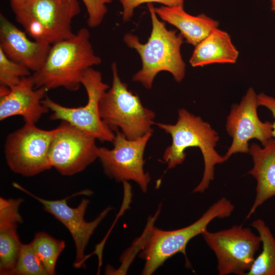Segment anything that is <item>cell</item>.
<instances>
[{
  "instance_id": "cell-1",
  "label": "cell",
  "mask_w": 275,
  "mask_h": 275,
  "mask_svg": "<svg viewBox=\"0 0 275 275\" xmlns=\"http://www.w3.org/2000/svg\"><path fill=\"white\" fill-rule=\"evenodd\" d=\"M234 209V206L231 201L223 197L210 206L194 223L170 231L156 228L153 225L154 217H150L141 236L122 257L121 266L124 267L138 253L139 257L145 261L142 274L151 275L177 253H182L186 258V247L189 240L202 234L214 218L229 217Z\"/></svg>"
},
{
  "instance_id": "cell-2",
  "label": "cell",
  "mask_w": 275,
  "mask_h": 275,
  "mask_svg": "<svg viewBox=\"0 0 275 275\" xmlns=\"http://www.w3.org/2000/svg\"><path fill=\"white\" fill-rule=\"evenodd\" d=\"M90 35L87 29L81 28L73 37L52 44L42 67L32 75L35 88L77 91L86 71L101 63L94 53Z\"/></svg>"
},
{
  "instance_id": "cell-3",
  "label": "cell",
  "mask_w": 275,
  "mask_h": 275,
  "mask_svg": "<svg viewBox=\"0 0 275 275\" xmlns=\"http://www.w3.org/2000/svg\"><path fill=\"white\" fill-rule=\"evenodd\" d=\"M155 124L172 138V143L164 150L163 160L167 169L181 164L185 160V150L189 147H198L204 160V169L202 178L193 190V193H203L214 178V166L226 161L224 156L215 149L219 140L217 133L210 125L200 116L189 113L184 108L178 112V119L174 124L155 123Z\"/></svg>"
},
{
  "instance_id": "cell-4",
  "label": "cell",
  "mask_w": 275,
  "mask_h": 275,
  "mask_svg": "<svg viewBox=\"0 0 275 275\" xmlns=\"http://www.w3.org/2000/svg\"><path fill=\"white\" fill-rule=\"evenodd\" d=\"M147 6L150 14L152 29L147 43H141L138 37L131 33L124 35L123 40L130 48L139 54L142 69L133 75V81L139 82L151 89L154 78L162 71L172 74L175 80L180 82L185 76V64L180 52L183 37L175 30H168L156 16L152 3Z\"/></svg>"
},
{
  "instance_id": "cell-5",
  "label": "cell",
  "mask_w": 275,
  "mask_h": 275,
  "mask_svg": "<svg viewBox=\"0 0 275 275\" xmlns=\"http://www.w3.org/2000/svg\"><path fill=\"white\" fill-rule=\"evenodd\" d=\"M111 69L112 87L103 94L99 102L101 119L114 131L120 130L129 140L152 133L154 112L145 107L139 96L121 81L116 63L112 64Z\"/></svg>"
},
{
  "instance_id": "cell-6",
  "label": "cell",
  "mask_w": 275,
  "mask_h": 275,
  "mask_svg": "<svg viewBox=\"0 0 275 275\" xmlns=\"http://www.w3.org/2000/svg\"><path fill=\"white\" fill-rule=\"evenodd\" d=\"M81 82L88 96L87 103L84 106L66 107L46 95L42 103L52 112L50 119L67 122L101 142L113 143L115 133L102 121L99 113L100 99L109 86L103 82L101 73L92 67L86 71Z\"/></svg>"
},
{
  "instance_id": "cell-7",
  "label": "cell",
  "mask_w": 275,
  "mask_h": 275,
  "mask_svg": "<svg viewBox=\"0 0 275 275\" xmlns=\"http://www.w3.org/2000/svg\"><path fill=\"white\" fill-rule=\"evenodd\" d=\"M35 124L25 123L7 136L4 146L6 160L11 170L27 177L52 167L49 151L57 128L46 130Z\"/></svg>"
},
{
  "instance_id": "cell-8",
  "label": "cell",
  "mask_w": 275,
  "mask_h": 275,
  "mask_svg": "<svg viewBox=\"0 0 275 275\" xmlns=\"http://www.w3.org/2000/svg\"><path fill=\"white\" fill-rule=\"evenodd\" d=\"M202 235L216 257L219 275H245L261 244L259 235L242 226L234 225L214 232L207 229Z\"/></svg>"
},
{
  "instance_id": "cell-9",
  "label": "cell",
  "mask_w": 275,
  "mask_h": 275,
  "mask_svg": "<svg viewBox=\"0 0 275 275\" xmlns=\"http://www.w3.org/2000/svg\"><path fill=\"white\" fill-rule=\"evenodd\" d=\"M152 135L149 133L138 139L129 140L120 130H116L113 148L98 147L97 150L98 158L105 174L117 182L133 181L142 192L146 193L151 177L144 169V154Z\"/></svg>"
},
{
  "instance_id": "cell-10",
  "label": "cell",
  "mask_w": 275,
  "mask_h": 275,
  "mask_svg": "<svg viewBox=\"0 0 275 275\" xmlns=\"http://www.w3.org/2000/svg\"><path fill=\"white\" fill-rule=\"evenodd\" d=\"M57 128L49 157L52 167L61 175L79 173L98 158V147L93 135L65 121Z\"/></svg>"
},
{
  "instance_id": "cell-11",
  "label": "cell",
  "mask_w": 275,
  "mask_h": 275,
  "mask_svg": "<svg viewBox=\"0 0 275 275\" xmlns=\"http://www.w3.org/2000/svg\"><path fill=\"white\" fill-rule=\"evenodd\" d=\"M257 96L254 89L250 88L240 103L232 106L226 128L232 142L224 156L226 161L234 153L249 152L251 139L259 140L264 146L272 138V123L262 122L258 116Z\"/></svg>"
},
{
  "instance_id": "cell-12",
  "label": "cell",
  "mask_w": 275,
  "mask_h": 275,
  "mask_svg": "<svg viewBox=\"0 0 275 275\" xmlns=\"http://www.w3.org/2000/svg\"><path fill=\"white\" fill-rule=\"evenodd\" d=\"M13 186L38 201L46 211L53 215L67 228L75 246L76 257L73 266L76 268L84 266L86 246L96 228L112 207H107L93 221L87 222L84 215L89 204L88 199H82L77 207L72 208L67 202L69 197L59 200H47L31 193L16 183H14Z\"/></svg>"
},
{
  "instance_id": "cell-13",
  "label": "cell",
  "mask_w": 275,
  "mask_h": 275,
  "mask_svg": "<svg viewBox=\"0 0 275 275\" xmlns=\"http://www.w3.org/2000/svg\"><path fill=\"white\" fill-rule=\"evenodd\" d=\"M10 3L12 11L30 14L45 26L51 45L75 34L71 23L81 11L79 0H26Z\"/></svg>"
},
{
  "instance_id": "cell-14",
  "label": "cell",
  "mask_w": 275,
  "mask_h": 275,
  "mask_svg": "<svg viewBox=\"0 0 275 275\" xmlns=\"http://www.w3.org/2000/svg\"><path fill=\"white\" fill-rule=\"evenodd\" d=\"M51 45L30 40L25 32L1 13L0 49L10 60L36 72L44 64Z\"/></svg>"
},
{
  "instance_id": "cell-15",
  "label": "cell",
  "mask_w": 275,
  "mask_h": 275,
  "mask_svg": "<svg viewBox=\"0 0 275 275\" xmlns=\"http://www.w3.org/2000/svg\"><path fill=\"white\" fill-rule=\"evenodd\" d=\"M32 75L22 78L7 94L0 96L1 121L19 115L25 123L35 124L48 112L49 109L42 103L48 90L43 87L35 88Z\"/></svg>"
},
{
  "instance_id": "cell-16",
  "label": "cell",
  "mask_w": 275,
  "mask_h": 275,
  "mask_svg": "<svg viewBox=\"0 0 275 275\" xmlns=\"http://www.w3.org/2000/svg\"><path fill=\"white\" fill-rule=\"evenodd\" d=\"M261 148L256 143L249 147L254 162L253 168L248 173L256 179V196L246 218L268 199L275 196V139L271 138Z\"/></svg>"
},
{
  "instance_id": "cell-17",
  "label": "cell",
  "mask_w": 275,
  "mask_h": 275,
  "mask_svg": "<svg viewBox=\"0 0 275 275\" xmlns=\"http://www.w3.org/2000/svg\"><path fill=\"white\" fill-rule=\"evenodd\" d=\"M155 12L163 20L177 28L186 42L194 46L217 28L219 24L204 14L191 15L184 11L183 6H161L155 8Z\"/></svg>"
},
{
  "instance_id": "cell-18",
  "label": "cell",
  "mask_w": 275,
  "mask_h": 275,
  "mask_svg": "<svg viewBox=\"0 0 275 275\" xmlns=\"http://www.w3.org/2000/svg\"><path fill=\"white\" fill-rule=\"evenodd\" d=\"M238 56L230 35L216 28L195 46L189 63L194 67L214 63L234 64Z\"/></svg>"
},
{
  "instance_id": "cell-19",
  "label": "cell",
  "mask_w": 275,
  "mask_h": 275,
  "mask_svg": "<svg viewBox=\"0 0 275 275\" xmlns=\"http://www.w3.org/2000/svg\"><path fill=\"white\" fill-rule=\"evenodd\" d=\"M14 220H0V274L11 275L22 243Z\"/></svg>"
},
{
  "instance_id": "cell-20",
  "label": "cell",
  "mask_w": 275,
  "mask_h": 275,
  "mask_svg": "<svg viewBox=\"0 0 275 275\" xmlns=\"http://www.w3.org/2000/svg\"><path fill=\"white\" fill-rule=\"evenodd\" d=\"M251 226L259 234L262 251L245 275H275V238L262 219L253 221Z\"/></svg>"
},
{
  "instance_id": "cell-21",
  "label": "cell",
  "mask_w": 275,
  "mask_h": 275,
  "mask_svg": "<svg viewBox=\"0 0 275 275\" xmlns=\"http://www.w3.org/2000/svg\"><path fill=\"white\" fill-rule=\"evenodd\" d=\"M31 243L48 274H54L58 258L65 247V241L56 239L44 232H39L35 234Z\"/></svg>"
},
{
  "instance_id": "cell-22",
  "label": "cell",
  "mask_w": 275,
  "mask_h": 275,
  "mask_svg": "<svg viewBox=\"0 0 275 275\" xmlns=\"http://www.w3.org/2000/svg\"><path fill=\"white\" fill-rule=\"evenodd\" d=\"M12 274L48 275L31 243H22Z\"/></svg>"
},
{
  "instance_id": "cell-23",
  "label": "cell",
  "mask_w": 275,
  "mask_h": 275,
  "mask_svg": "<svg viewBox=\"0 0 275 275\" xmlns=\"http://www.w3.org/2000/svg\"><path fill=\"white\" fill-rule=\"evenodd\" d=\"M31 71L24 66L9 59L0 49V86L11 88L24 77L31 75Z\"/></svg>"
},
{
  "instance_id": "cell-24",
  "label": "cell",
  "mask_w": 275,
  "mask_h": 275,
  "mask_svg": "<svg viewBox=\"0 0 275 275\" xmlns=\"http://www.w3.org/2000/svg\"><path fill=\"white\" fill-rule=\"evenodd\" d=\"M15 19L24 29L25 33L34 40L50 44L45 26L34 16L22 11L14 10Z\"/></svg>"
},
{
  "instance_id": "cell-25",
  "label": "cell",
  "mask_w": 275,
  "mask_h": 275,
  "mask_svg": "<svg viewBox=\"0 0 275 275\" xmlns=\"http://www.w3.org/2000/svg\"><path fill=\"white\" fill-rule=\"evenodd\" d=\"M88 13L87 24L91 28L99 25L107 12L106 4L113 0H81Z\"/></svg>"
},
{
  "instance_id": "cell-26",
  "label": "cell",
  "mask_w": 275,
  "mask_h": 275,
  "mask_svg": "<svg viewBox=\"0 0 275 275\" xmlns=\"http://www.w3.org/2000/svg\"><path fill=\"white\" fill-rule=\"evenodd\" d=\"M122 5L123 20L128 21L133 14L134 9L144 3H159L168 7L183 6L184 0H119Z\"/></svg>"
},
{
  "instance_id": "cell-27",
  "label": "cell",
  "mask_w": 275,
  "mask_h": 275,
  "mask_svg": "<svg viewBox=\"0 0 275 275\" xmlns=\"http://www.w3.org/2000/svg\"><path fill=\"white\" fill-rule=\"evenodd\" d=\"M257 102L258 105H262L269 109L274 118L272 123V138L275 139V98L261 93L257 95Z\"/></svg>"
},
{
  "instance_id": "cell-28",
  "label": "cell",
  "mask_w": 275,
  "mask_h": 275,
  "mask_svg": "<svg viewBox=\"0 0 275 275\" xmlns=\"http://www.w3.org/2000/svg\"><path fill=\"white\" fill-rule=\"evenodd\" d=\"M272 10L275 12V0H271Z\"/></svg>"
},
{
  "instance_id": "cell-29",
  "label": "cell",
  "mask_w": 275,
  "mask_h": 275,
  "mask_svg": "<svg viewBox=\"0 0 275 275\" xmlns=\"http://www.w3.org/2000/svg\"><path fill=\"white\" fill-rule=\"evenodd\" d=\"M26 0H9L10 3H15V2H22Z\"/></svg>"
}]
</instances>
